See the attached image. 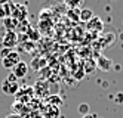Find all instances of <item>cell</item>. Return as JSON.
<instances>
[{
  "label": "cell",
  "mask_w": 123,
  "mask_h": 118,
  "mask_svg": "<svg viewBox=\"0 0 123 118\" xmlns=\"http://www.w3.org/2000/svg\"><path fill=\"white\" fill-rule=\"evenodd\" d=\"M5 118H22V115H19V114H15V112H11V114H7Z\"/></svg>",
  "instance_id": "obj_16"
},
{
  "label": "cell",
  "mask_w": 123,
  "mask_h": 118,
  "mask_svg": "<svg viewBox=\"0 0 123 118\" xmlns=\"http://www.w3.org/2000/svg\"><path fill=\"white\" fill-rule=\"evenodd\" d=\"M96 68H98V67H96V61H93V59H87V61L85 62V68H83V71H85V74H93Z\"/></svg>",
  "instance_id": "obj_10"
},
{
  "label": "cell",
  "mask_w": 123,
  "mask_h": 118,
  "mask_svg": "<svg viewBox=\"0 0 123 118\" xmlns=\"http://www.w3.org/2000/svg\"><path fill=\"white\" fill-rule=\"evenodd\" d=\"M82 118H96L95 115H92V114H87V115H83Z\"/></svg>",
  "instance_id": "obj_17"
},
{
  "label": "cell",
  "mask_w": 123,
  "mask_h": 118,
  "mask_svg": "<svg viewBox=\"0 0 123 118\" xmlns=\"http://www.w3.org/2000/svg\"><path fill=\"white\" fill-rule=\"evenodd\" d=\"M114 99H116V102H117V103H123V93H122V92L117 93Z\"/></svg>",
  "instance_id": "obj_15"
},
{
  "label": "cell",
  "mask_w": 123,
  "mask_h": 118,
  "mask_svg": "<svg viewBox=\"0 0 123 118\" xmlns=\"http://www.w3.org/2000/svg\"><path fill=\"white\" fill-rule=\"evenodd\" d=\"M96 67L102 71H105V72H110L111 68H113V62H111V59L105 58V56H99L96 59Z\"/></svg>",
  "instance_id": "obj_8"
},
{
  "label": "cell",
  "mask_w": 123,
  "mask_h": 118,
  "mask_svg": "<svg viewBox=\"0 0 123 118\" xmlns=\"http://www.w3.org/2000/svg\"><path fill=\"white\" fill-rule=\"evenodd\" d=\"M48 105L49 106H56V108H59L61 105H62V99H61L58 95H52V96L48 97Z\"/></svg>",
  "instance_id": "obj_11"
},
{
  "label": "cell",
  "mask_w": 123,
  "mask_h": 118,
  "mask_svg": "<svg viewBox=\"0 0 123 118\" xmlns=\"http://www.w3.org/2000/svg\"><path fill=\"white\" fill-rule=\"evenodd\" d=\"M77 111H79V114H80L82 117L87 115V114H89V105H87V103H80L77 106Z\"/></svg>",
  "instance_id": "obj_13"
},
{
  "label": "cell",
  "mask_w": 123,
  "mask_h": 118,
  "mask_svg": "<svg viewBox=\"0 0 123 118\" xmlns=\"http://www.w3.org/2000/svg\"><path fill=\"white\" fill-rule=\"evenodd\" d=\"M3 22H5V27L7 31H13L15 27L18 25V21L13 19V18H6V19H3Z\"/></svg>",
  "instance_id": "obj_12"
},
{
  "label": "cell",
  "mask_w": 123,
  "mask_h": 118,
  "mask_svg": "<svg viewBox=\"0 0 123 118\" xmlns=\"http://www.w3.org/2000/svg\"><path fill=\"white\" fill-rule=\"evenodd\" d=\"M79 16H80V21H83V22H89L95 15H93V11H92V9L85 7V9H82V11H80Z\"/></svg>",
  "instance_id": "obj_9"
},
{
  "label": "cell",
  "mask_w": 123,
  "mask_h": 118,
  "mask_svg": "<svg viewBox=\"0 0 123 118\" xmlns=\"http://www.w3.org/2000/svg\"><path fill=\"white\" fill-rule=\"evenodd\" d=\"M11 72L15 75L16 80L24 78L25 75H27V72H28V65H27V63H25L24 61H21V62H18V63H16V65L13 67V69H12Z\"/></svg>",
  "instance_id": "obj_4"
},
{
  "label": "cell",
  "mask_w": 123,
  "mask_h": 118,
  "mask_svg": "<svg viewBox=\"0 0 123 118\" xmlns=\"http://www.w3.org/2000/svg\"><path fill=\"white\" fill-rule=\"evenodd\" d=\"M25 16H27V9L25 6H19V5H12V15L11 18L16 21H21V19H25Z\"/></svg>",
  "instance_id": "obj_5"
},
{
  "label": "cell",
  "mask_w": 123,
  "mask_h": 118,
  "mask_svg": "<svg viewBox=\"0 0 123 118\" xmlns=\"http://www.w3.org/2000/svg\"><path fill=\"white\" fill-rule=\"evenodd\" d=\"M0 89H2V92L6 96H15L16 93L19 92V83H18V81H9V80L5 78Z\"/></svg>",
  "instance_id": "obj_2"
},
{
  "label": "cell",
  "mask_w": 123,
  "mask_h": 118,
  "mask_svg": "<svg viewBox=\"0 0 123 118\" xmlns=\"http://www.w3.org/2000/svg\"><path fill=\"white\" fill-rule=\"evenodd\" d=\"M18 44V35L15 34V31H6L2 40V47L7 50H13V47Z\"/></svg>",
  "instance_id": "obj_3"
},
{
  "label": "cell",
  "mask_w": 123,
  "mask_h": 118,
  "mask_svg": "<svg viewBox=\"0 0 123 118\" xmlns=\"http://www.w3.org/2000/svg\"><path fill=\"white\" fill-rule=\"evenodd\" d=\"M86 28L89 30V31H95V33H99V31H102V28H104V24H102V21H101V18H98V16H93L92 19L86 24Z\"/></svg>",
  "instance_id": "obj_7"
},
{
  "label": "cell",
  "mask_w": 123,
  "mask_h": 118,
  "mask_svg": "<svg viewBox=\"0 0 123 118\" xmlns=\"http://www.w3.org/2000/svg\"><path fill=\"white\" fill-rule=\"evenodd\" d=\"M22 118H43L42 117V112L40 111H37V109H33V111H30V112H27Z\"/></svg>",
  "instance_id": "obj_14"
},
{
  "label": "cell",
  "mask_w": 123,
  "mask_h": 118,
  "mask_svg": "<svg viewBox=\"0 0 123 118\" xmlns=\"http://www.w3.org/2000/svg\"><path fill=\"white\" fill-rule=\"evenodd\" d=\"M18 62H21V55L16 50H7V49L2 50V65H3V68L12 71L13 67Z\"/></svg>",
  "instance_id": "obj_1"
},
{
  "label": "cell",
  "mask_w": 123,
  "mask_h": 118,
  "mask_svg": "<svg viewBox=\"0 0 123 118\" xmlns=\"http://www.w3.org/2000/svg\"><path fill=\"white\" fill-rule=\"evenodd\" d=\"M42 117L43 118H59L61 117V109L56 106L46 105V108H43V111H42Z\"/></svg>",
  "instance_id": "obj_6"
}]
</instances>
